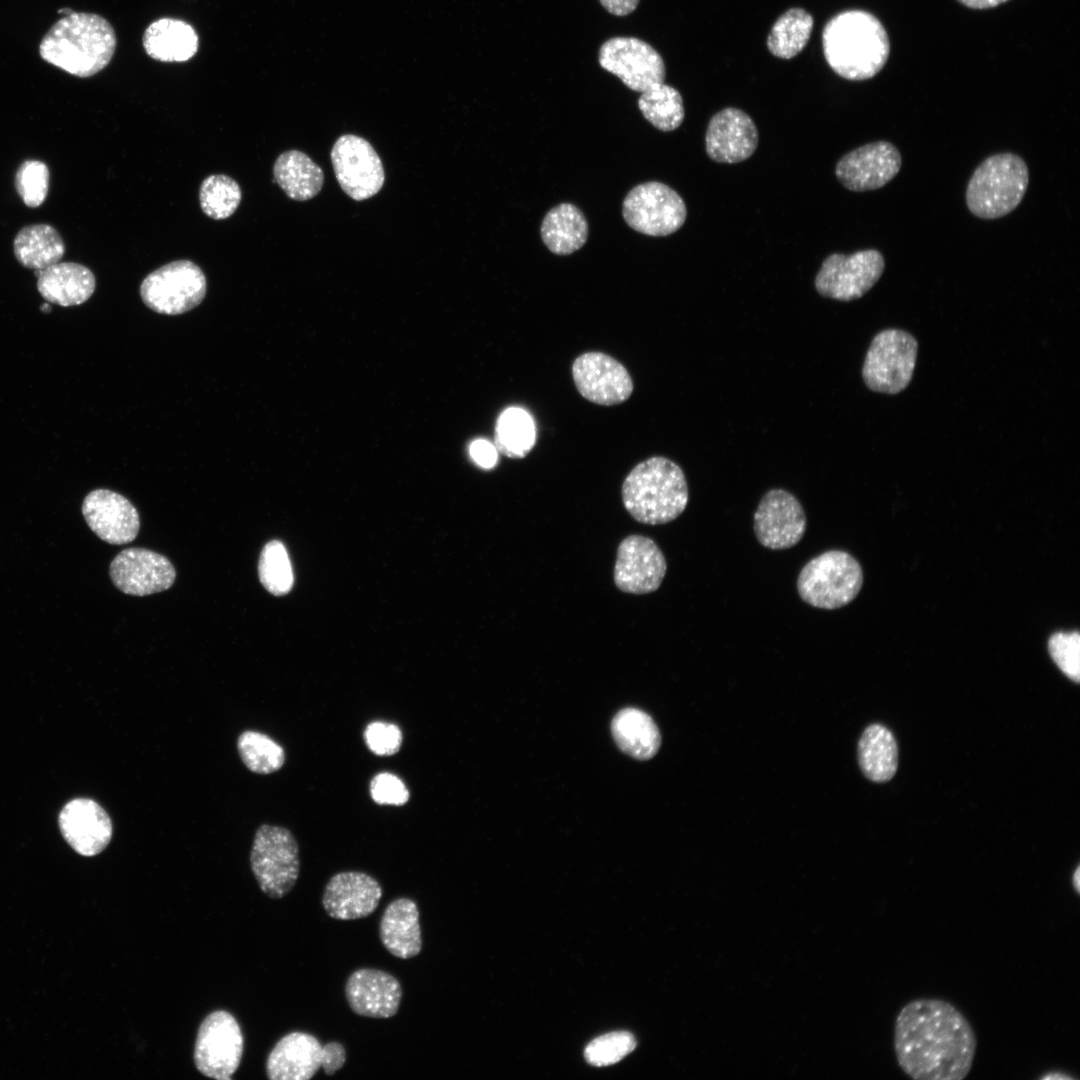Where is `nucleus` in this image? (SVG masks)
I'll list each match as a JSON object with an SVG mask.
<instances>
[{
  "mask_svg": "<svg viewBox=\"0 0 1080 1080\" xmlns=\"http://www.w3.org/2000/svg\"><path fill=\"white\" fill-rule=\"evenodd\" d=\"M977 1041L966 1017L942 999H916L896 1016L898 1065L916 1080H961L970 1072Z\"/></svg>",
  "mask_w": 1080,
  "mask_h": 1080,
  "instance_id": "f257e3e1",
  "label": "nucleus"
},
{
  "mask_svg": "<svg viewBox=\"0 0 1080 1080\" xmlns=\"http://www.w3.org/2000/svg\"><path fill=\"white\" fill-rule=\"evenodd\" d=\"M822 44L829 66L852 81L874 77L890 53L882 23L863 10H848L831 18L823 29Z\"/></svg>",
  "mask_w": 1080,
  "mask_h": 1080,
  "instance_id": "f03ea898",
  "label": "nucleus"
},
{
  "mask_svg": "<svg viewBox=\"0 0 1080 1080\" xmlns=\"http://www.w3.org/2000/svg\"><path fill=\"white\" fill-rule=\"evenodd\" d=\"M116 45L114 29L105 18L73 11L48 30L39 45V54L63 71L86 78L109 64Z\"/></svg>",
  "mask_w": 1080,
  "mask_h": 1080,
  "instance_id": "7ed1b4c3",
  "label": "nucleus"
},
{
  "mask_svg": "<svg viewBox=\"0 0 1080 1080\" xmlns=\"http://www.w3.org/2000/svg\"><path fill=\"white\" fill-rule=\"evenodd\" d=\"M622 501L638 522L666 524L679 517L688 501V485L682 469L662 456L638 463L622 484Z\"/></svg>",
  "mask_w": 1080,
  "mask_h": 1080,
  "instance_id": "20e7f679",
  "label": "nucleus"
},
{
  "mask_svg": "<svg viewBox=\"0 0 1080 1080\" xmlns=\"http://www.w3.org/2000/svg\"><path fill=\"white\" fill-rule=\"evenodd\" d=\"M1029 184L1026 162L1010 152L987 157L974 170L966 189L969 211L981 219H997L1012 212Z\"/></svg>",
  "mask_w": 1080,
  "mask_h": 1080,
  "instance_id": "39448f33",
  "label": "nucleus"
},
{
  "mask_svg": "<svg viewBox=\"0 0 1080 1080\" xmlns=\"http://www.w3.org/2000/svg\"><path fill=\"white\" fill-rule=\"evenodd\" d=\"M862 584L860 563L848 552L829 550L803 566L797 579V590L807 604L832 610L854 600Z\"/></svg>",
  "mask_w": 1080,
  "mask_h": 1080,
  "instance_id": "423d86ee",
  "label": "nucleus"
},
{
  "mask_svg": "<svg viewBox=\"0 0 1080 1080\" xmlns=\"http://www.w3.org/2000/svg\"><path fill=\"white\" fill-rule=\"evenodd\" d=\"M250 865L263 893L273 899L288 894L299 876V849L292 833L280 826L263 824L254 836Z\"/></svg>",
  "mask_w": 1080,
  "mask_h": 1080,
  "instance_id": "0eeeda50",
  "label": "nucleus"
},
{
  "mask_svg": "<svg viewBox=\"0 0 1080 1080\" xmlns=\"http://www.w3.org/2000/svg\"><path fill=\"white\" fill-rule=\"evenodd\" d=\"M918 353L916 338L901 329L877 333L867 350L862 368L866 386L875 392L894 395L912 380Z\"/></svg>",
  "mask_w": 1080,
  "mask_h": 1080,
  "instance_id": "6e6552de",
  "label": "nucleus"
},
{
  "mask_svg": "<svg viewBox=\"0 0 1080 1080\" xmlns=\"http://www.w3.org/2000/svg\"><path fill=\"white\" fill-rule=\"evenodd\" d=\"M345 1062L346 1051L341 1043L321 1045L315 1036L296 1031L282 1037L273 1047L267 1058L266 1073L270 1080H309L320 1067L331 1076Z\"/></svg>",
  "mask_w": 1080,
  "mask_h": 1080,
  "instance_id": "1a4fd4ad",
  "label": "nucleus"
},
{
  "mask_svg": "<svg viewBox=\"0 0 1080 1080\" xmlns=\"http://www.w3.org/2000/svg\"><path fill=\"white\" fill-rule=\"evenodd\" d=\"M206 289V277L198 265L176 260L148 274L141 283L140 295L153 311L178 315L198 306Z\"/></svg>",
  "mask_w": 1080,
  "mask_h": 1080,
  "instance_id": "9d476101",
  "label": "nucleus"
},
{
  "mask_svg": "<svg viewBox=\"0 0 1080 1080\" xmlns=\"http://www.w3.org/2000/svg\"><path fill=\"white\" fill-rule=\"evenodd\" d=\"M622 215L629 227L649 236H667L680 229L686 205L670 186L650 181L633 187L625 196Z\"/></svg>",
  "mask_w": 1080,
  "mask_h": 1080,
  "instance_id": "9b49d317",
  "label": "nucleus"
},
{
  "mask_svg": "<svg viewBox=\"0 0 1080 1080\" xmlns=\"http://www.w3.org/2000/svg\"><path fill=\"white\" fill-rule=\"evenodd\" d=\"M884 268V257L875 249L833 253L823 261L815 277V288L823 297L852 301L864 296L877 283Z\"/></svg>",
  "mask_w": 1080,
  "mask_h": 1080,
  "instance_id": "f8f14e48",
  "label": "nucleus"
},
{
  "mask_svg": "<svg viewBox=\"0 0 1080 1080\" xmlns=\"http://www.w3.org/2000/svg\"><path fill=\"white\" fill-rule=\"evenodd\" d=\"M242 1052L243 1036L233 1015L218 1010L202 1021L194 1047V1063L201 1074L230 1080L239 1067Z\"/></svg>",
  "mask_w": 1080,
  "mask_h": 1080,
  "instance_id": "ddd939ff",
  "label": "nucleus"
},
{
  "mask_svg": "<svg viewBox=\"0 0 1080 1080\" xmlns=\"http://www.w3.org/2000/svg\"><path fill=\"white\" fill-rule=\"evenodd\" d=\"M600 66L617 76L629 89L643 92L664 82L665 64L647 42L635 37H613L599 49Z\"/></svg>",
  "mask_w": 1080,
  "mask_h": 1080,
  "instance_id": "4468645a",
  "label": "nucleus"
},
{
  "mask_svg": "<svg viewBox=\"0 0 1080 1080\" xmlns=\"http://www.w3.org/2000/svg\"><path fill=\"white\" fill-rule=\"evenodd\" d=\"M331 161L341 188L354 200L374 196L384 184L381 159L372 145L360 136L339 137L331 150Z\"/></svg>",
  "mask_w": 1080,
  "mask_h": 1080,
  "instance_id": "2eb2a0df",
  "label": "nucleus"
},
{
  "mask_svg": "<svg viewBox=\"0 0 1080 1080\" xmlns=\"http://www.w3.org/2000/svg\"><path fill=\"white\" fill-rule=\"evenodd\" d=\"M807 527L798 499L783 489L767 491L754 513V533L758 542L772 550L789 549L803 538Z\"/></svg>",
  "mask_w": 1080,
  "mask_h": 1080,
  "instance_id": "dca6fc26",
  "label": "nucleus"
},
{
  "mask_svg": "<svg viewBox=\"0 0 1080 1080\" xmlns=\"http://www.w3.org/2000/svg\"><path fill=\"white\" fill-rule=\"evenodd\" d=\"M572 377L585 399L604 406L623 403L634 388L627 369L618 360L602 352L579 355L572 365Z\"/></svg>",
  "mask_w": 1080,
  "mask_h": 1080,
  "instance_id": "f3484780",
  "label": "nucleus"
},
{
  "mask_svg": "<svg viewBox=\"0 0 1080 1080\" xmlns=\"http://www.w3.org/2000/svg\"><path fill=\"white\" fill-rule=\"evenodd\" d=\"M666 570L664 554L651 538L629 535L620 542L614 566V582L619 590L651 593L660 587Z\"/></svg>",
  "mask_w": 1080,
  "mask_h": 1080,
  "instance_id": "a211bd4d",
  "label": "nucleus"
},
{
  "mask_svg": "<svg viewBox=\"0 0 1080 1080\" xmlns=\"http://www.w3.org/2000/svg\"><path fill=\"white\" fill-rule=\"evenodd\" d=\"M902 157L895 145L876 141L845 154L836 164L835 174L848 190L864 192L885 186L900 171Z\"/></svg>",
  "mask_w": 1080,
  "mask_h": 1080,
  "instance_id": "6ab92c4d",
  "label": "nucleus"
},
{
  "mask_svg": "<svg viewBox=\"0 0 1080 1080\" xmlns=\"http://www.w3.org/2000/svg\"><path fill=\"white\" fill-rule=\"evenodd\" d=\"M109 575L120 591L133 596L165 591L176 578L168 558L145 548H128L117 554L110 564Z\"/></svg>",
  "mask_w": 1080,
  "mask_h": 1080,
  "instance_id": "aec40b11",
  "label": "nucleus"
},
{
  "mask_svg": "<svg viewBox=\"0 0 1080 1080\" xmlns=\"http://www.w3.org/2000/svg\"><path fill=\"white\" fill-rule=\"evenodd\" d=\"M82 514L89 528L109 544H127L138 535V512L117 492L108 489L91 491L83 500Z\"/></svg>",
  "mask_w": 1080,
  "mask_h": 1080,
  "instance_id": "412c9836",
  "label": "nucleus"
},
{
  "mask_svg": "<svg viewBox=\"0 0 1080 1080\" xmlns=\"http://www.w3.org/2000/svg\"><path fill=\"white\" fill-rule=\"evenodd\" d=\"M66 842L82 856H95L110 843L112 821L105 809L89 798H75L64 805L58 817Z\"/></svg>",
  "mask_w": 1080,
  "mask_h": 1080,
  "instance_id": "4be33fe9",
  "label": "nucleus"
},
{
  "mask_svg": "<svg viewBox=\"0 0 1080 1080\" xmlns=\"http://www.w3.org/2000/svg\"><path fill=\"white\" fill-rule=\"evenodd\" d=\"M759 142L757 127L744 111L725 108L709 121L705 146L708 156L719 163H738L755 152Z\"/></svg>",
  "mask_w": 1080,
  "mask_h": 1080,
  "instance_id": "5701e85b",
  "label": "nucleus"
},
{
  "mask_svg": "<svg viewBox=\"0 0 1080 1080\" xmlns=\"http://www.w3.org/2000/svg\"><path fill=\"white\" fill-rule=\"evenodd\" d=\"M382 897L379 882L367 873L345 871L327 882L322 905L327 914L338 920H355L371 915Z\"/></svg>",
  "mask_w": 1080,
  "mask_h": 1080,
  "instance_id": "b1692460",
  "label": "nucleus"
},
{
  "mask_svg": "<svg viewBox=\"0 0 1080 1080\" xmlns=\"http://www.w3.org/2000/svg\"><path fill=\"white\" fill-rule=\"evenodd\" d=\"M345 997L357 1015L384 1019L398 1012L402 987L398 979L386 971L361 968L348 977Z\"/></svg>",
  "mask_w": 1080,
  "mask_h": 1080,
  "instance_id": "393cba45",
  "label": "nucleus"
},
{
  "mask_svg": "<svg viewBox=\"0 0 1080 1080\" xmlns=\"http://www.w3.org/2000/svg\"><path fill=\"white\" fill-rule=\"evenodd\" d=\"M37 289L48 302L68 307L87 301L96 287L95 276L84 265L74 262L55 263L35 270Z\"/></svg>",
  "mask_w": 1080,
  "mask_h": 1080,
  "instance_id": "a878e982",
  "label": "nucleus"
},
{
  "mask_svg": "<svg viewBox=\"0 0 1080 1080\" xmlns=\"http://www.w3.org/2000/svg\"><path fill=\"white\" fill-rule=\"evenodd\" d=\"M379 937L395 957L409 959L422 949L419 910L415 901L401 897L390 902L380 920Z\"/></svg>",
  "mask_w": 1080,
  "mask_h": 1080,
  "instance_id": "bb28decb",
  "label": "nucleus"
},
{
  "mask_svg": "<svg viewBox=\"0 0 1080 1080\" xmlns=\"http://www.w3.org/2000/svg\"><path fill=\"white\" fill-rule=\"evenodd\" d=\"M198 45L195 29L175 18H161L152 22L143 35L146 53L161 62L187 61L196 54Z\"/></svg>",
  "mask_w": 1080,
  "mask_h": 1080,
  "instance_id": "cd10ccee",
  "label": "nucleus"
},
{
  "mask_svg": "<svg viewBox=\"0 0 1080 1080\" xmlns=\"http://www.w3.org/2000/svg\"><path fill=\"white\" fill-rule=\"evenodd\" d=\"M543 243L554 254L569 255L587 241L588 222L583 212L571 203H561L544 216L540 228Z\"/></svg>",
  "mask_w": 1080,
  "mask_h": 1080,
  "instance_id": "c85d7f7f",
  "label": "nucleus"
},
{
  "mask_svg": "<svg viewBox=\"0 0 1080 1080\" xmlns=\"http://www.w3.org/2000/svg\"><path fill=\"white\" fill-rule=\"evenodd\" d=\"M611 732L618 747L638 760L652 758L661 744L660 732L651 716L636 708L619 711L611 722Z\"/></svg>",
  "mask_w": 1080,
  "mask_h": 1080,
  "instance_id": "c756f323",
  "label": "nucleus"
},
{
  "mask_svg": "<svg viewBox=\"0 0 1080 1080\" xmlns=\"http://www.w3.org/2000/svg\"><path fill=\"white\" fill-rule=\"evenodd\" d=\"M273 175L285 194L297 201H306L322 189V169L304 152L289 150L280 154L273 166Z\"/></svg>",
  "mask_w": 1080,
  "mask_h": 1080,
  "instance_id": "7c9ffc66",
  "label": "nucleus"
},
{
  "mask_svg": "<svg viewBox=\"0 0 1080 1080\" xmlns=\"http://www.w3.org/2000/svg\"><path fill=\"white\" fill-rule=\"evenodd\" d=\"M858 761L863 774L874 782L890 780L898 764V749L891 731L881 724L869 725L858 743Z\"/></svg>",
  "mask_w": 1080,
  "mask_h": 1080,
  "instance_id": "2f4dec72",
  "label": "nucleus"
},
{
  "mask_svg": "<svg viewBox=\"0 0 1080 1080\" xmlns=\"http://www.w3.org/2000/svg\"><path fill=\"white\" fill-rule=\"evenodd\" d=\"M18 262L29 269L41 270L58 263L65 253V245L57 230L48 224L23 227L13 243Z\"/></svg>",
  "mask_w": 1080,
  "mask_h": 1080,
  "instance_id": "473e14b6",
  "label": "nucleus"
},
{
  "mask_svg": "<svg viewBox=\"0 0 1080 1080\" xmlns=\"http://www.w3.org/2000/svg\"><path fill=\"white\" fill-rule=\"evenodd\" d=\"M638 108L648 122L664 132L677 129L685 116L680 92L664 82L641 92Z\"/></svg>",
  "mask_w": 1080,
  "mask_h": 1080,
  "instance_id": "72a5a7b5",
  "label": "nucleus"
},
{
  "mask_svg": "<svg viewBox=\"0 0 1080 1080\" xmlns=\"http://www.w3.org/2000/svg\"><path fill=\"white\" fill-rule=\"evenodd\" d=\"M495 431L497 449L509 458H523L535 445L534 421L522 408L510 407L504 410L498 417Z\"/></svg>",
  "mask_w": 1080,
  "mask_h": 1080,
  "instance_id": "f704fd0d",
  "label": "nucleus"
},
{
  "mask_svg": "<svg viewBox=\"0 0 1080 1080\" xmlns=\"http://www.w3.org/2000/svg\"><path fill=\"white\" fill-rule=\"evenodd\" d=\"M813 17L804 9L792 8L782 14L771 28L767 38L769 51L776 57L790 59L806 46L812 29Z\"/></svg>",
  "mask_w": 1080,
  "mask_h": 1080,
  "instance_id": "c9c22d12",
  "label": "nucleus"
},
{
  "mask_svg": "<svg viewBox=\"0 0 1080 1080\" xmlns=\"http://www.w3.org/2000/svg\"><path fill=\"white\" fill-rule=\"evenodd\" d=\"M237 748L244 765L257 774L276 772L285 762L283 748L258 731L242 732L237 740Z\"/></svg>",
  "mask_w": 1080,
  "mask_h": 1080,
  "instance_id": "e433bc0d",
  "label": "nucleus"
},
{
  "mask_svg": "<svg viewBox=\"0 0 1080 1080\" xmlns=\"http://www.w3.org/2000/svg\"><path fill=\"white\" fill-rule=\"evenodd\" d=\"M242 198L239 184L224 174L206 177L200 186L199 200L202 211L210 218L223 220L238 208Z\"/></svg>",
  "mask_w": 1080,
  "mask_h": 1080,
  "instance_id": "4c0bfd02",
  "label": "nucleus"
},
{
  "mask_svg": "<svg viewBox=\"0 0 1080 1080\" xmlns=\"http://www.w3.org/2000/svg\"><path fill=\"white\" fill-rule=\"evenodd\" d=\"M259 580L272 595L283 596L293 587L294 575L286 547L272 540L263 547L258 562Z\"/></svg>",
  "mask_w": 1080,
  "mask_h": 1080,
  "instance_id": "58836bf2",
  "label": "nucleus"
},
{
  "mask_svg": "<svg viewBox=\"0 0 1080 1080\" xmlns=\"http://www.w3.org/2000/svg\"><path fill=\"white\" fill-rule=\"evenodd\" d=\"M636 1046L634 1036L625 1031L612 1032L592 1040L585 1048L587 1062L594 1066H608L619 1062Z\"/></svg>",
  "mask_w": 1080,
  "mask_h": 1080,
  "instance_id": "ea45409f",
  "label": "nucleus"
},
{
  "mask_svg": "<svg viewBox=\"0 0 1080 1080\" xmlns=\"http://www.w3.org/2000/svg\"><path fill=\"white\" fill-rule=\"evenodd\" d=\"M15 185L18 195L26 206H40L49 189V170L45 163L28 160L22 163L16 173Z\"/></svg>",
  "mask_w": 1080,
  "mask_h": 1080,
  "instance_id": "a19ab883",
  "label": "nucleus"
},
{
  "mask_svg": "<svg viewBox=\"0 0 1080 1080\" xmlns=\"http://www.w3.org/2000/svg\"><path fill=\"white\" fill-rule=\"evenodd\" d=\"M1048 651L1058 668L1070 680H1080V635L1078 631L1055 632L1048 640Z\"/></svg>",
  "mask_w": 1080,
  "mask_h": 1080,
  "instance_id": "79ce46f5",
  "label": "nucleus"
},
{
  "mask_svg": "<svg viewBox=\"0 0 1080 1080\" xmlns=\"http://www.w3.org/2000/svg\"><path fill=\"white\" fill-rule=\"evenodd\" d=\"M364 738L368 748L379 756L395 754L402 743V733L398 726L379 721L367 726Z\"/></svg>",
  "mask_w": 1080,
  "mask_h": 1080,
  "instance_id": "37998d69",
  "label": "nucleus"
},
{
  "mask_svg": "<svg viewBox=\"0 0 1080 1080\" xmlns=\"http://www.w3.org/2000/svg\"><path fill=\"white\" fill-rule=\"evenodd\" d=\"M370 793L373 800L381 805H403L409 799V791L396 775L383 772L371 780Z\"/></svg>",
  "mask_w": 1080,
  "mask_h": 1080,
  "instance_id": "c03bdc74",
  "label": "nucleus"
},
{
  "mask_svg": "<svg viewBox=\"0 0 1080 1080\" xmlns=\"http://www.w3.org/2000/svg\"><path fill=\"white\" fill-rule=\"evenodd\" d=\"M470 454L473 460L482 468L490 469L497 463V450L488 441L478 439L470 446Z\"/></svg>",
  "mask_w": 1080,
  "mask_h": 1080,
  "instance_id": "a18cd8bd",
  "label": "nucleus"
},
{
  "mask_svg": "<svg viewBox=\"0 0 1080 1080\" xmlns=\"http://www.w3.org/2000/svg\"><path fill=\"white\" fill-rule=\"evenodd\" d=\"M602 6L611 14L626 16L632 13L640 0H599Z\"/></svg>",
  "mask_w": 1080,
  "mask_h": 1080,
  "instance_id": "49530a36",
  "label": "nucleus"
},
{
  "mask_svg": "<svg viewBox=\"0 0 1080 1080\" xmlns=\"http://www.w3.org/2000/svg\"><path fill=\"white\" fill-rule=\"evenodd\" d=\"M972 9H988L999 6L1009 0H957Z\"/></svg>",
  "mask_w": 1080,
  "mask_h": 1080,
  "instance_id": "de8ad7c7",
  "label": "nucleus"
},
{
  "mask_svg": "<svg viewBox=\"0 0 1080 1080\" xmlns=\"http://www.w3.org/2000/svg\"><path fill=\"white\" fill-rule=\"evenodd\" d=\"M1079 874H1080V872H1079V866H1078L1076 868L1075 872H1074V875H1073L1074 885H1075V889H1076L1077 892H1079Z\"/></svg>",
  "mask_w": 1080,
  "mask_h": 1080,
  "instance_id": "09e8293b",
  "label": "nucleus"
}]
</instances>
